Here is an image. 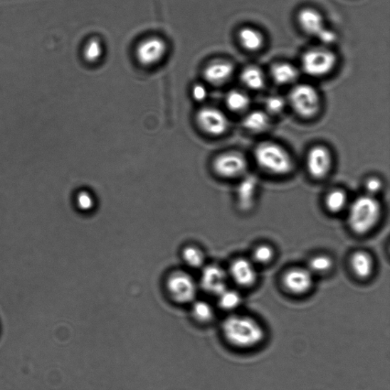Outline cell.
<instances>
[{"instance_id":"obj_29","label":"cell","mask_w":390,"mask_h":390,"mask_svg":"<svg viewBox=\"0 0 390 390\" xmlns=\"http://www.w3.org/2000/svg\"><path fill=\"white\" fill-rule=\"evenodd\" d=\"M286 101L280 95H270L265 101V112L270 115H277L283 112L286 107Z\"/></svg>"},{"instance_id":"obj_6","label":"cell","mask_w":390,"mask_h":390,"mask_svg":"<svg viewBox=\"0 0 390 390\" xmlns=\"http://www.w3.org/2000/svg\"><path fill=\"white\" fill-rule=\"evenodd\" d=\"M337 63V56L333 52L318 48L305 53L302 58V68L310 77L322 78L331 73Z\"/></svg>"},{"instance_id":"obj_9","label":"cell","mask_w":390,"mask_h":390,"mask_svg":"<svg viewBox=\"0 0 390 390\" xmlns=\"http://www.w3.org/2000/svg\"><path fill=\"white\" fill-rule=\"evenodd\" d=\"M197 122L203 131L212 136L225 134L229 127L228 118L218 108L204 107L197 114Z\"/></svg>"},{"instance_id":"obj_30","label":"cell","mask_w":390,"mask_h":390,"mask_svg":"<svg viewBox=\"0 0 390 390\" xmlns=\"http://www.w3.org/2000/svg\"><path fill=\"white\" fill-rule=\"evenodd\" d=\"M274 255V249L268 245L258 246L253 253L254 261L261 265H266L272 262Z\"/></svg>"},{"instance_id":"obj_25","label":"cell","mask_w":390,"mask_h":390,"mask_svg":"<svg viewBox=\"0 0 390 390\" xmlns=\"http://www.w3.org/2000/svg\"><path fill=\"white\" fill-rule=\"evenodd\" d=\"M182 259L189 267L194 269L203 268L205 263L204 253L199 248L194 246L183 249Z\"/></svg>"},{"instance_id":"obj_7","label":"cell","mask_w":390,"mask_h":390,"mask_svg":"<svg viewBox=\"0 0 390 390\" xmlns=\"http://www.w3.org/2000/svg\"><path fill=\"white\" fill-rule=\"evenodd\" d=\"M297 19L300 28L307 35L318 38L323 44H332L337 40V35L327 28L322 15L316 9H302Z\"/></svg>"},{"instance_id":"obj_27","label":"cell","mask_w":390,"mask_h":390,"mask_svg":"<svg viewBox=\"0 0 390 390\" xmlns=\"http://www.w3.org/2000/svg\"><path fill=\"white\" fill-rule=\"evenodd\" d=\"M103 52L102 42L99 39L93 38L85 46L83 57L88 63H96L102 58Z\"/></svg>"},{"instance_id":"obj_18","label":"cell","mask_w":390,"mask_h":390,"mask_svg":"<svg viewBox=\"0 0 390 390\" xmlns=\"http://www.w3.org/2000/svg\"><path fill=\"white\" fill-rule=\"evenodd\" d=\"M270 119L269 115L264 111L255 110L249 112L243 118V125L246 131L254 133H263L269 128Z\"/></svg>"},{"instance_id":"obj_26","label":"cell","mask_w":390,"mask_h":390,"mask_svg":"<svg viewBox=\"0 0 390 390\" xmlns=\"http://www.w3.org/2000/svg\"><path fill=\"white\" fill-rule=\"evenodd\" d=\"M218 297L219 307L226 311H232L241 305L242 297L236 290L226 289Z\"/></svg>"},{"instance_id":"obj_16","label":"cell","mask_w":390,"mask_h":390,"mask_svg":"<svg viewBox=\"0 0 390 390\" xmlns=\"http://www.w3.org/2000/svg\"><path fill=\"white\" fill-rule=\"evenodd\" d=\"M233 71V65L230 61L219 60L210 63L206 68L204 75L209 83L221 85L231 79Z\"/></svg>"},{"instance_id":"obj_3","label":"cell","mask_w":390,"mask_h":390,"mask_svg":"<svg viewBox=\"0 0 390 390\" xmlns=\"http://www.w3.org/2000/svg\"><path fill=\"white\" fill-rule=\"evenodd\" d=\"M254 157L258 167L270 174L285 176L294 168L288 152L274 142L259 144L255 149Z\"/></svg>"},{"instance_id":"obj_17","label":"cell","mask_w":390,"mask_h":390,"mask_svg":"<svg viewBox=\"0 0 390 390\" xmlns=\"http://www.w3.org/2000/svg\"><path fill=\"white\" fill-rule=\"evenodd\" d=\"M351 267L357 278L367 279L374 272V259L365 251H357L351 258Z\"/></svg>"},{"instance_id":"obj_13","label":"cell","mask_w":390,"mask_h":390,"mask_svg":"<svg viewBox=\"0 0 390 390\" xmlns=\"http://www.w3.org/2000/svg\"><path fill=\"white\" fill-rule=\"evenodd\" d=\"M283 283L292 294L305 295L313 285V275L308 268H291L284 275Z\"/></svg>"},{"instance_id":"obj_12","label":"cell","mask_w":390,"mask_h":390,"mask_svg":"<svg viewBox=\"0 0 390 390\" xmlns=\"http://www.w3.org/2000/svg\"><path fill=\"white\" fill-rule=\"evenodd\" d=\"M167 51V46L164 40L152 37L140 43L136 56L138 61L144 66H154L164 58Z\"/></svg>"},{"instance_id":"obj_28","label":"cell","mask_w":390,"mask_h":390,"mask_svg":"<svg viewBox=\"0 0 390 390\" xmlns=\"http://www.w3.org/2000/svg\"><path fill=\"white\" fill-rule=\"evenodd\" d=\"M333 266L332 259L325 255H317L310 259L308 269L312 275L327 273Z\"/></svg>"},{"instance_id":"obj_11","label":"cell","mask_w":390,"mask_h":390,"mask_svg":"<svg viewBox=\"0 0 390 390\" xmlns=\"http://www.w3.org/2000/svg\"><path fill=\"white\" fill-rule=\"evenodd\" d=\"M200 285L211 295L218 297L227 288L228 274L219 265H210L202 268Z\"/></svg>"},{"instance_id":"obj_8","label":"cell","mask_w":390,"mask_h":390,"mask_svg":"<svg viewBox=\"0 0 390 390\" xmlns=\"http://www.w3.org/2000/svg\"><path fill=\"white\" fill-rule=\"evenodd\" d=\"M247 169V160L239 152H227L216 157L214 162V169L216 174L226 179L245 175Z\"/></svg>"},{"instance_id":"obj_21","label":"cell","mask_w":390,"mask_h":390,"mask_svg":"<svg viewBox=\"0 0 390 390\" xmlns=\"http://www.w3.org/2000/svg\"><path fill=\"white\" fill-rule=\"evenodd\" d=\"M241 81L247 88L259 90L264 88L265 78L262 70L255 66H249L243 70Z\"/></svg>"},{"instance_id":"obj_23","label":"cell","mask_w":390,"mask_h":390,"mask_svg":"<svg viewBox=\"0 0 390 390\" xmlns=\"http://www.w3.org/2000/svg\"><path fill=\"white\" fill-rule=\"evenodd\" d=\"M348 202L346 193L342 189H334L328 193L325 199V205L332 214H338L343 211Z\"/></svg>"},{"instance_id":"obj_15","label":"cell","mask_w":390,"mask_h":390,"mask_svg":"<svg viewBox=\"0 0 390 390\" xmlns=\"http://www.w3.org/2000/svg\"><path fill=\"white\" fill-rule=\"evenodd\" d=\"M258 186V179L253 176L245 177L238 186L236 198L238 206L242 211L248 212L253 209Z\"/></svg>"},{"instance_id":"obj_33","label":"cell","mask_w":390,"mask_h":390,"mask_svg":"<svg viewBox=\"0 0 390 390\" xmlns=\"http://www.w3.org/2000/svg\"><path fill=\"white\" fill-rule=\"evenodd\" d=\"M192 96L194 100L198 102L204 101L208 96V91L206 90L204 85H194L192 90Z\"/></svg>"},{"instance_id":"obj_5","label":"cell","mask_w":390,"mask_h":390,"mask_svg":"<svg viewBox=\"0 0 390 390\" xmlns=\"http://www.w3.org/2000/svg\"><path fill=\"white\" fill-rule=\"evenodd\" d=\"M166 288L169 297L179 305H188L196 298L198 285L194 279L184 270L172 273L166 281Z\"/></svg>"},{"instance_id":"obj_2","label":"cell","mask_w":390,"mask_h":390,"mask_svg":"<svg viewBox=\"0 0 390 390\" xmlns=\"http://www.w3.org/2000/svg\"><path fill=\"white\" fill-rule=\"evenodd\" d=\"M381 206L371 195L356 199L350 206L348 223L352 231L364 235L371 231L380 220Z\"/></svg>"},{"instance_id":"obj_31","label":"cell","mask_w":390,"mask_h":390,"mask_svg":"<svg viewBox=\"0 0 390 390\" xmlns=\"http://www.w3.org/2000/svg\"><path fill=\"white\" fill-rule=\"evenodd\" d=\"M77 204L80 210L89 211L94 207L95 201L92 195L88 191H80L78 194Z\"/></svg>"},{"instance_id":"obj_20","label":"cell","mask_w":390,"mask_h":390,"mask_svg":"<svg viewBox=\"0 0 390 390\" xmlns=\"http://www.w3.org/2000/svg\"><path fill=\"white\" fill-rule=\"evenodd\" d=\"M298 71L295 66L288 63H278L272 68V77L279 85H288L296 81Z\"/></svg>"},{"instance_id":"obj_1","label":"cell","mask_w":390,"mask_h":390,"mask_svg":"<svg viewBox=\"0 0 390 390\" xmlns=\"http://www.w3.org/2000/svg\"><path fill=\"white\" fill-rule=\"evenodd\" d=\"M225 339L239 349H251L261 343L265 332L261 324L254 318L242 315H231L222 324Z\"/></svg>"},{"instance_id":"obj_32","label":"cell","mask_w":390,"mask_h":390,"mask_svg":"<svg viewBox=\"0 0 390 390\" xmlns=\"http://www.w3.org/2000/svg\"><path fill=\"white\" fill-rule=\"evenodd\" d=\"M383 187L381 180L377 177H371L367 179L365 182V188L368 195L374 196V194L380 192Z\"/></svg>"},{"instance_id":"obj_14","label":"cell","mask_w":390,"mask_h":390,"mask_svg":"<svg viewBox=\"0 0 390 390\" xmlns=\"http://www.w3.org/2000/svg\"><path fill=\"white\" fill-rule=\"evenodd\" d=\"M229 275L237 285L243 288L252 287L258 278L255 264L243 258H237L233 262Z\"/></svg>"},{"instance_id":"obj_4","label":"cell","mask_w":390,"mask_h":390,"mask_svg":"<svg viewBox=\"0 0 390 390\" xmlns=\"http://www.w3.org/2000/svg\"><path fill=\"white\" fill-rule=\"evenodd\" d=\"M289 103L299 116L311 118L320 112V97L317 90L308 84H299L291 90Z\"/></svg>"},{"instance_id":"obj_24","label":"cell","mask_w":390,"mask_h":390,"mask_svg":"<svg viewBox=\"0 0 390 390\" xmlns=\"http://www.w3.org/2000/svg\"><path fill=\"white\" fill-rule=\"evenodd\" d=\"M191 307L193 318L200 323H209L214 320V310L210 303L204 300H194Z\"/></svg>"},{"instance_id":"obj_10","label":"cell","mask_w":390,"mask_h":390,"mask_svg":"<svg viewBox=\"0 0 390 390\" xmlns=\"http://www.w3.org/2000/svg\"><path fill=\"white\" fill-rule=\"evenodd\" d=\"M332 157L329 149L318 145L312 147L307 157V168L309 174L314 179L326 177L332 168Z\"/></svg>"},{"instance_id":"obj_22","label":"cell","mask_w":390,"mask_h":390,"mask_svg":"<svg viewBox=\"0 0 390 390\" xmlns=\"http://www.w3.org/2000/svg\"><path fill=\"white\" fill-rule=\"evenodd\" d=\"M226 104L232 112H242L251 105V98L243 91L233 90L227 94Z\"/></svg>"},{"instance_id":"obj_19","label":"cell","mask_w":390,"mask_h":390,"mask_svg":"<svg viewBox=\"0 0 390 390\" xmlns=\"http://www.w3.org/2000/svg\"><path fill=\"white\" fill-rule=\"evenodd\" d=\"M239 41L244 49L254 52L263 47L264 37L258 30L245 27L239 32Z\"/></svg>"}]
</instances>
